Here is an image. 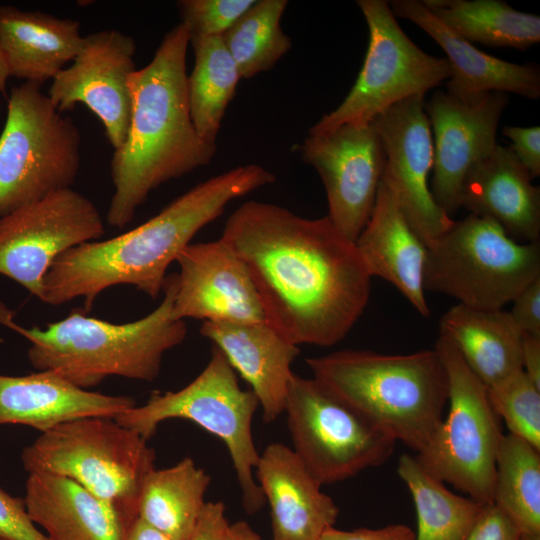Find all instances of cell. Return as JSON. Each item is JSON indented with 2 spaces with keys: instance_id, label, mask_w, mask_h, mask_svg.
Listing matches in <instances>:
<instances>
[{
  "instance_id": "41",
  "label": "cell",
  "mask_w": 540,
  "mask_h": 540,
  "mask_svg": "<svg viewBox=\"0 0 540 540\" xmlns=\"http://www.w3.org/2000/svg\"><path fill=\"white\" fill-rule=\"evenodd\" d=\"M222 501L206 502L190 540H225L229 522Z\"/></svg>"
},
{
  "instance_id": "31",
  "label": "cell",
  "mask_w": 540,
  "mask_h": 540,
  "mask_svg": "<svg viewBox=\"0 0 540 540\" xmlns=\"http://www.w3.org/2000/svg\"><path fill=\"white\" fill-rule=\"evenodd\" d=\"M397 472L414 501L415 540H466L484 504L450 491L411 455H401Z\"/></svg>"
},
{
  "instance_id": "8",
  "label": "cell",
  "mask_w": 540,
  "mask_h": 540,
  "mask_svg": "<svg viewBox=\"0 0 540 540\" xmlns=\"http://www.w3.org/2000/svg\"><path fill=\"white\" fill-rule=\"evenodd\" d=\"M539 277V241L519 243L468 214L427 246L423 286L470 308L500 310Z\"/></svg>"
},
{
  "instance_id": "37",
  "label": "cell",
  "mask_w": 540,
  "mask_h": 540,
  "mask_svg": "<svg viewBox=\"0 0 540 540\" xmlns=\"http://www.w3.org/2000/svg\"><path fill=\"white\" fill-rule=\"evenodd\" d=\"M521 533L495 504H484L466 540H520Z\"/></svg>"
},
{
  "instance_id": "45",
  "label": "cell",
  "mask_w": 540,
  "mask_h": 540,
  "mask_svg": "<svg viewBox=\"0 0 540 540\" xmlns=\"http://www.w3.org/2000/svg\"><path fill=\"white\" fill-rule=\"evenodd\" d=\"M10 77V71L8 62L4 53V50L0 43V107H1V94L5 89L7 79Z\"/></svg>"
},
{
  "instance_id": "1",
  "label": "cell",
  "mask_w": 540,
  "mask_h": 540,
  "mask_svg": "<svg viewBox=\"0 0 540 540\" xmlns=\"http://www.w3.org/2000/svg\"><path fill=\"white\" fill-rule=\"evenodd\" d=\"M221 238L246 264L267 322L296 346L339 343L368 305L372 277L327 216L251 200L229 216Z\"/></svg>"
},
{
  "instance_id": "47",
  "label": "cell",
  "mask_w": 540,
  "mask_h": 540,
  "mask_svg": "<svg viewBox=\"0 0 540 540\" xmlns=\"http://www.w3.org/2000/svg\"><path fill=\"white\" fill-rule=\"evenodd\" d=\"M0 540H12V539H10V538H7V537H5V536H2V535H0Z\"/></svg>"
},
{
  "instance_id": "34",
  "label": "cell",
  "mask_w": 540,
  "mask_h": 540,
  "mask_svg": "<svg viewBox=\"0 0 540 540\" xmlns=\"http://www.w3.org/2000/svg\"><path fill=\"white\" fill-rule=\"evenodd\" d=\"M489 402L509 434L540 450V388L519 370L487 387Z\"/></svg>"
},
{
  "instance_id": "9",
  "label": "cell",
  "mask_w": 540,
  "mask_h": 540,
  "mask_svg": "<svg viewBox=\"0 0 540 540\" xmlns=\"http://www.w3.org/2000/svg\"><path fill=\"white\" fill-rule=\"evenodd\" d=\"M80 145L79 129L40 85L15 86L0 135V217L71 188L80 168Z\"/></svg>"
},
{
  "instance_id": "42",
  "label": "cell",
  "mask_w": 540,
  "mask_h": 540,
  "mask_svg": "<svg viewBox=\"0 0 540 540\" xmlns=\"http://www.w3.org/2000/svg\"><path fill=\"white\" fill-rule=\"evenodd\" d=\"M522 370L540 388V338L525 335L522 344Z\"/></svg>"
},
{
  "instance_id": "5",
  "label": "cell",
  "mask_w": 540,
  "mask_h": 540,
  "mask_svg": "<svg viewBox=\"0 0 540 540\" xmlns=\"http://www.w3.org/2000/svg\"><path fill=\"white\" fill-rule=\"evenodd\" d=\"M306 363L314 379L416 453L443 419L448 380L435 348L392 355L345 349Z\"/></svg>"
},
{
  "instance_id": "33",
  "label": "cell",
  "mask_w": 540,
  "mask_h": 540,
  "mask_svg": "<svg viewBox=\"0 0 540 540\" xmlns=\"http://www.w3.org/2000/svg\"><path fill=\"white\" fill-rule=\"evenodd\" d=\"M287 0H258L221 36L241 78L268 71L291 48L280 22Z\"/></svg>"
},
{
  "instance_id": "23",
  "label": "cell",
  "mask_w": 540,
  "mask_h": 540,
  "mask_svg": "<svg viewBox=\"0 0 540 540\" xmlns=\"http://www.w3.org/2000/svg\"><path fill=\"white\" fill-rule=\"evenodd\" d=\"M388 3L395 17L415 23L443 49L452 72L447 82L448 92L471 96L497 91L532 100L539 98L538 64H516L484 53L444 26L422 1L393 0Z\"/></svg>"
},
{
  "instance_id": "28",
  "label": "cell",
  "mask_w": 540,
  "mask_h": 540,
  "mask_svg": "<svg viewBox=\"0 0 540 540\" xmlns=\"http://www.w3.org/2000/svg\"><path fill=\"white\" fill-rule=\"evenodd\" d=\"M210 481L190 457L168 468H153L141 487L138 517L171 540H190Z\"/></svg>"
},
{
  "instance_id": "16",
  "label": "cell",
  "mask_w": 540,
  "mask_h": 540,
  "mask_svg": "<svg viewBox=\"0 0 540 540\" xmlns=\"http://www.w3.org/2000/svg\"><path fill=\"white\" fill-rule=\"evenodd\" d=\"M136 43L117 29L84 36L79 53L52 80L48 97L63 113L84 104L102 122L118 149L127 137L131 116L130 75L136 70Z\"/></svg>"
},
{
  "instance_id": "40",
  "label": "cell",
  "mask_w": 540,
  "mask_h": 540,
  "mask_svg": "<svg viewBox=\"0 0 540 540\" xmlns=\"http://www.w3.org/2000/svg\"><path fill=\"white\" fill-rule=\"evenodd\" d=\"M319 540H415V532L403 524H393L381 528H357L339 530L332 527Z\"/></svg>"
},
{
  "instance_id": "19",
  "label": "cell",
  "mask_w": 540,
  "mask_h": 540,
  "mask_svg": "<svg viewBox=\"0 0 540 540\" xmlns=\"http://www.w3.org/2000/svg\"><path fill=\"white\" fill-rule=\"evenodd\" d=\"M255 474L270 507L273 540H319L334 527L337 505L292 448L269 444L259 454Z\"/></svg>"
},
{
  "instance_id": "17",
  "label": "cell",
  "mask_w": 540,
  "mask_h": 540,
  "mask_svg": "<svg viewBox=\"0 0 540 540\" xmlns=\"http://www.w3.org/2000/svg\"><path fill=\"white\" fill-rule=\"evenodd\" d=\"M507 103L508 95L497 91L471 96L437 91L425 102L434 134L430 190L450 217L460 209L467 173L497 146V127Z\"/></svg>"
},
{
  "instance_id": "12",
  "label": "cell",
  "mask_w": 540,
  "mask_h": 540,
  "mask_svg": "<svg viewBox=\"0 0 540 540\" xmlns=\"http://www.w3.org/2000/svg\"><path fill=\"white\" fill-rule=\"evenodd\" d=\"M356 3L369 30L363 66L341 104L322 116L309 134L326 133L344 124H369L390 106L425 95L451 77L447 59L420 49L402 30L387 1Z\"/></svg>"
},
{
  "instance_id": "35",
  "label": "cell",
  "mask_w": 540,
  "mask_h": 540,
  "mask_svg": "<svg viewBox=\"0 0 540 540\" xmlns=\"http://www.w3.org/2000/svg\"><path fill=\"white\" fill-rule=\"evenodd\" d=\"M256 0H180L181 24L190 36L221 37Z\"/></svg>"
},
{
  "instance_id": "25",
  "label": "cell",
  "mask_w": 540,
  "mask_h": 540,
  "mask_svg": "<svg viewBox=\"0 0 540 540\" xmlns=\"http://www.w3.org/2000/svg\"><path fill=\"white\" fill-rule=\"evenodd\" d=\"M23 499L47 540H124L133 524L75 481L51 473H28Z\"/></svg>"
},
{
  "instance_id": "22",
  "label": "cell",
  "mask_w": 540,
  "mask_h": 540,
  "mask_svg": "<svg viewBox=\"0 0 540 540\" xmlns=\"http://www.w3.org/2000/svg\"><path fill=\"white\" fill-rule=\"evenodd\" d=\"M510 147L498 145L467 173L460 208L488 218L519 243L540 239V189Z\"/></svg>"
},
{
  "instance_id": "27",
  "label": "cell",
  "mask_w": 540,
  "mask_h": 540,
  "mask_svg": "<svg viewBox=\"0 0 540 540\" xmlns=\"http://www.w3.org/2000/svg\"><path fill=\"white\" fill-rule=\"evenodd\" d=\"M439 333L450 340L486 387L522 370L524 334L509 311L479 310L457 303L440 318Z\"/></svg>"
},
{
  "instance_id": "13",
  "label": "cell",
  "mask_w": 540,
  "mask_h": 540,
  "mask_svg": "<svg viewBox=\"0 0 540 540\" xmlns=\"http://www.w3.org/2000/svg\"><path fill=\"white\" fill-rule=\"evenodd\" d=\"M104 233L102 216L89 198L72 188L53 192L0 217V275L41 301L52 263Z\"/></svg>"
},
{
  "instance_id": "43",
  "label": "cell",
  "mask_w": 540,
  "mask_h": 540,
  "mask_svg": "<svg viewBox=\"0 0 540 540\" xmlns=\"http://www.w3.org/2000/svg\"><path fill=\"white\" fill-rule=\"evenodd\" d=\"M124 540H171L158 530L146 524L139 517L131 525Z\"/></svg>"
},
{
  "instance_id": "39",
  "label": "cell",
  "mask_w": 540,
  "mask_h": 540,
  "mask_svg": "<svg viewBox=\"0 0 540 540\" xmlns=\"http://www.w3.org/2000/svg\"><path fill=\"white\" fill-rule=\"evenodd\" d=\"M512 303L509 313L517 327L525 335L540 338V277L519 293Z\"/></svg>"
},
{
  "instance_id": "10",
  "label": "cell",
  "mask_w": 540,
  "mask_h": 540,
  "mask_svg": "<svg viewBox=\"0 0 540 540\" xmlns=\"http://www.w3.org/2000/svg\"><path fill=\"white\" fill-rule=\"evenodd\" d=\"M447 374L448 414L415 456L423 468L481 504L493 502L496 460L503 433L486 385L450 340L435 343Z\"/></svg>"
},
{
  "instance_id": "4",
  "label": "cell",
  "mask_w": 540,
  "mask_h": 540,
  "mask_svg": "<svg viewBox=\"0 0 540 540\" xmlns=\"http://www.w3.org/2000/svg\"><path fill=\"white\" fill-rule=\"evenodd\" d=\"M176 273L167 275L161 303L146 316L112 323L74 310L44 329L25 328L0 302V324L30 342L27 355L37 371H51L81 389L89 390L110 376L151 382L164 354L187 335L185 320L173 315Z\"/></svg>"
},
{
  "instance_id": "32",
  "label": "cell",
  "mask_w": 540,
  "mask_h": 540,
  "mask_svg": "<svg viewBox=\"0 0 540 540\" xmlns=\"http://www.w3.org/2000/svg\"><path fill=\"white\" fill-rule=\"evenodd\" d=\"M493 504L521 534H540V450L503 435L496 460Z\"/></svg>"
},
{
  "instance_id": "30",
  "label": "cell",
  "mask_w": 540,
  "mask_h": 540,
  "mask_svg": "<svg viewBox=\"0 0 540 540\" xmlns=\"http://www.w3.org/2000/svg\"><path fill=\"white\" fill-rule=\"evenodd\" d=\"M190 44L194 52V67L187 75L191 119L200 137L216 144L241 76L221 37L190 36Z\"/></svg>"
},
{
  "instance_id": "18",
  "label": "cell",
  "mask_w": 540,
  "mask_h": 540,
  "mask_svg": "<svg viewBox=\"0 0 540 540\" xmlns=\"http://www.w3.org/2000/svg\"><path fill=\"white\" fill-rule=\"evenodd\" d=\"M173 315L203 321L267 322L249 270L221 237L190 243L176 259Z\"/></svg>"
},
{
  "instance_id": "46",
  "label": "cell",
  "mask_w": 540,
  "mask_h": 540,
  "mask_svg": "<svg viewBox=\"0 0 540 540\" xmlns=\"http://www.w3.org/2000/svg\"><path fill=\"white\" fill-rule=\"evenodd\" d=\"M520 540H540V534H521Z\"/></svg>"
},
{
  "instance_id": "21",
  "label": "cell",
  "mask_w": 540,
  "mask_h": 540,
  "mask_svg": "<svg viewBox=\"0 0 540 540\" xmlns=\"http://www.w3.org/2000/svg\"><path fill=\"white\" fill-rule=\"evenodd\" d=\"M355 245L371 277L388 281L418 313L430 315L423 286L427 246L407 221L383 174L372 212Z\"/></svg>"
},
{
  "instance_id": "15",
  "label": "cell",
  "mask_w": 540,
  "mask_h": 540,
  "mask_svg": "<svg viewBox=\"0 0 540 540\" xmlns=\"http://www.w3.org/2000/svg\"><path fill=\"white\" fill-rule=\"evenodd\" d=\"M424 96L414 95L390 106L372 123L384 151L383 175L391 183L407 221L428 246L455 220L435 202L428 184L434 146Z\"/></svg>"
},
{
  "instance_id": "6",
  "label": "cell",
  "mask_w": 540,
  "mask_h": 540,
  "mask_svg": "<svg viewBox=\"0 0 540 540\" xmlns=\"http://www.w3.org/2000/svg\"><path fill=\"white\" fill-rule=\"evenodd\" d=\"M155 459L147 440L110 417L60 423L41 432L21 453L27 473L69 478L130 522L138 518L141 487Z\"/></svg>"
},
{
  "instance_id": "14",
  "label": "cell",
  "mask_w": 540,
  "mask_h": 540,
  "mask_svg": "<svg viewBox=\"0 0 540 540\" xmlns=\"http://www.w3.org/2000/svg\"><path fill=\"white\" fill-rule=\"evenodd\" d=\"M302 160L319 174L333 225L355 242L372 212L385 156L373 123L344 124L309 134L299 147Z\"/></svg>"
},
{
  "instance_id": "11",
  "label": "cell",
  "mask_w": 540,
  "mask_h": 540,
  "mask_svg": "<svg viewBox=\"0 0 540 540\" xmlns=\"http://www.w3.org/2000/svg\"><path fill=\"white\" fill-rule=\"evenodd\" d=\"M284 413L293 451L321 484L385 463L396 440L314 378L293 372Z\"/></svg>"
},
{
  "instance_id": "20",
  "label": "cell",
  "mask_w": 540,
  "mask_h": 540,
  "mask_svg": "<svg viewBox=\"0 0 540 540\" xmlns=\"http://www.w3.org/2000/svg\"><path fill=\"white\" fill-rule=\"evenodd\" d=\"M200 333L250 385L265 423L274 422L284 413L293 374L291 365L300 353L299 346L288 341L268 322L203 321Z\"/></svg>"
},
{
  "instance_id": "2",
  "label": "cell",
  "mask_w": 540,
  "mask_h": 540,
  "mask_svg": "<svg viewBox=\"0 0 540 540\" xmlns=\"http://www.w3.org/2000/svg\"><path fill=\"white\" fill-rule=\"evenodd\" d=\"M275 180L259 164L237 166L198 183L125 233L66 251L45 275L41 301L61 305L81 298L87 313L104 290L117 285H131L158 298L170 264L192 238L231 201Z\"/></svg>"
},
{
  "instance_id": "44",
  "label": "cell",
  "mask_w": 540,
  "mask_h": 540,
  "mask_svg": "<svg viewBox=\"0 0 540 540\" xmlns=\"http://www.w3.org/2000/svg\"><path fill=\"white\" fill-rule=\"evenodd\" d=\"M225 540H263L261 536L245 521L229 523Z\"/></svg>"
},
{
  "instance_id": "24",
  "label": "cell",
  "mask_w": 540,
  "mask_h": 540,
  "mask_svg": "<svg viewBox=\"0 0 540 540\" xmlns=\"http://www.w3.org/2000/svg\"><path fill=\"white\" fill-rule=\"evenodd\" d=\"M134 406L132 397L81 389L51 371L0 374V425H25L44 432L73 419L114 418Z\"/></svg>"
},
{
  "instance_id": "26",
  "label": "cell",
  "mask_w": 540,
  "mask_h": 540,
  "mask_svg": "<svg viewBox=\"0 0 540 540\" xmlns=\"http://www.w3.org/2000/svg\"><path fill=\"white\" fill-rule=\"evenodd\" d=\"M80 23L41 11L0 5V43L10 77L42 85L79 53Z\"/></svg>"
},
{
  "instance_id": "7",
  "label": "cell",
  "mask_w": 540,
  "mask_h": 540,
  "mask_svg": "<svg viewBox=\"0 0 540 540\" xmlns=\"http://www.w3.org/2000/svg\"><path fill=\"white\" fill-rule=\"evenodd\" d=\"M259 401L251 390L241 388L235 370L214 345L204 369L177 391L153 392L141 406L114 419L149 440L168 419H186L224 442L241 489L248 514L258 512L265 498L254 478L259 459L252 435V420Z\"/></svg>"
},
{
  "instance_id": "36",
  "label": "cell",
  "mask_w": 540,
  "mask_h": 540,
  "mask_svg": "<svg viewBox=\"0 0 540 540\" xmlns=\"http://www.w3.org/2000/svg\"><path fill=\"white\" fill-rule=\"evenodd\" d=\"M0 535L12 540H47L30 520L24 499L14 497L0 487Z\"/></svg>"
},
{
  "instance_id": "29",
  "label": "cell",
  "mask_w": 540,
  "mask_h": 540,
  "mask_svg": "<svg viewBox=\"0 0 540 540\" xmlns=\"http://www.w3.org/2000/svg\"><path fill=\"white\" fill-rule=\"evenodd\" d=\"M448 29L470 43L527 50L540 41V17L500 0H422Z\"/></svg>"
},
{
  "instance_id": "38",
  "label": "cell",
  "mask_w": 540,
  "mask_h": 540,
  "mask_svg": "<svg viewBox=\"0 0 540 540\" xmlns=\"http://www.w3.org/2000/svg\"><path fill=\"white\" fill-rule=\"evenodd\" d=\"M503 135L512 141L510 149L532 179L540 175V127L505 126Z\"/></svg>"
},
{
  "instance_id": "3",
  "label": "cell",
  "mask_w": 540,
  "mask_h": 540,
  "mask_svg": "<svg viewBox=\"0 0 540 540\" xmlns=\"http://www.w3.org/2000/svg\"><path fill=\"white\" fill-rule=\"evenodd\" d=\"M187 29L179 23L163 37L152 60L129 77L131 116L125 142L114 150V192L109 225H128L160 185L208 165L217 145L200 137L191 119L186 55Z\"/></svg>"
}]
</instances>
